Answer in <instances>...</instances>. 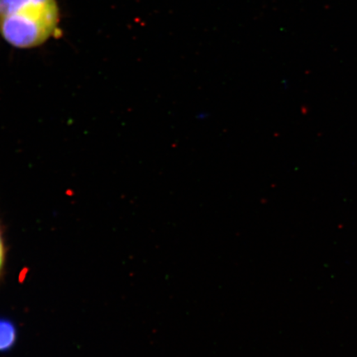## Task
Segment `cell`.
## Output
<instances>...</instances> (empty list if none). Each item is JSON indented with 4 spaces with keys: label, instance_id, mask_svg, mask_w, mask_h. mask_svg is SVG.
I'll return each mask as SVG.
<instances>
[{
    "label": "cell",
    "instance_id": "cell-1",
    "mask_svg": "<svg viewBox=\"0 0 357 357\" xmlns=\"http://www.w3.org/2000/svg\"><path fill=\"white\" fill-rule=\"evenodd\" d=\"M59 22L56 0H0V36L13 47L42 46Z\"/></svg>",
    "mask_w": 357,
    "mask_h": 357
},
{
    "label": "cell",
    "instance_id": "cell-2",
    "mask_svg": "<svg viewBox=\"0 0 357 357\" xmlns=\"http://www.w3.org/2000/svg\"><path fill=\"white\" fill-rule=\"evenodd\" d=\"M17 328L11 320L0 318V352L8 351L15 345Z\"/></svg>",
    "mask_w": 357,
    "mask_h": 357
},
{
    "label": "cell",
    "instance_id": "cell-3",
    "mask_svg": "<svg viewBox=\"0 0 357 357\" xmlns=\"http://www.w3.org/2000/svg\"><path fill=\"white\" fill-rule=\"evenodd\" d=\"M6 245H4L1 227H0V276L3 272L4 262H6Z\"/></svg>",
    "mask_w": 357,
    "mask_h": 357
}]
</instances>
